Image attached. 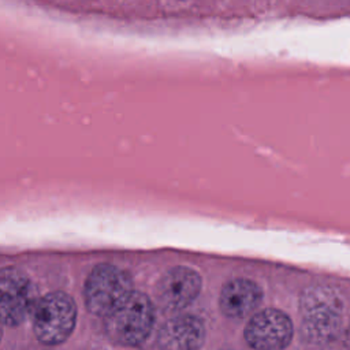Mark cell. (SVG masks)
Instances as JSON below:
<instances>
[{
    "mask_svg": "<svg viewBox=\"0 0 350 350\" xmlns=\"http://www.w3.org/2000/svg\"><path fill=\"white\" fill-rule=\"evenodd\" d=\"M37 291L29 276L15 267L0 272V312L7 327H16L26 320L37 304Z\"/></svg>",
    "mask_w": 350,
    "mask_h": 350,
    "instance_id": "5b68a950",
    "label": "cell"
},
{
    "mask_svg": "<svg viewBox=\"0 0 350 350\" xmlns=\"http://www.w3.org/2000/svg\"><path fill=\"white\" fill-rule=\"evenodd\" d=\"M299 312L305 332L313 339H327L340 325L343 302L334 288L310 286L299 298Z\"/></svg>",
    "mask_w": 350,
    "mask_h": 350,
    "instance_id": "277c9868",
    "label": "cell"
},
{
    "mask_svg": "<svg viewBox=\"0 0 350 350\" xmlns=\"http://www.w3.org/2000/svg\"><path fill=\"white\" fill-rule=\"evenodd\" d=\"M262 295L261 287L254 280L235 278L223 284L219 295V308L226 317L239 320L258 308Z\"/></svg>",
    "mask_w": 350,
    "mask_h": 350,
    "instance_id": "9c48e42d",
    "label": "cell"
},
{
    "mask_svg": "<svg viewBox=\"0 0 350 350\" xmlns=\"http://www.w3.org/2000/svg\"><path fill=\"white\" fill-rule=\"evenodd\" d=\"M200 273L186 265L165 271L156 284V298L161 308L178 312L189 306L201 291Z\"/></svg>",
    "mask_w": 350,
    "mask_h": 350,
    "instance_id": "52a82bcc",
    "label": "cell"
},
{
    "mask_svg": "<svg viewBox=\"0 0 350 350\" xmlns=\"http://www.w3.org/2000/svg\"><path fill=\"white\" fill-rule=\"evenodd\" d=\"M134 291L127 271L113 264H98L85 280L83 301L92 314L105 319Z\"/></svg>",
    "mask_w": 350,
    "mask_h": 350,
    "instance_id": "6da1fadb",
    "label": "cell"
},
{
    "mask_svg": "<svg viewBox=\"0 0 350 350\" xmlns=\"http://www.w3.org/2000/svg\"><path fill=\"white\" fill-rule=\"evenodd\" d=\"M154 323V308L150 298L134 291L118 309L105 317L108 338L120 346H138L150 335Z\"/></svg>",
    "mask_w": 350,
    "mask_h": 350,
    "instance_id": "7a4b0ae2",
    "label": "cell"
},
{
    "mask_svg": "<svg viewBox=\"0 0 350 350\" xmlns=\"http://www.w3.org/2000/svg\"><path fill=\"white\" fill-rule=\"evenodd\" d=\"M293 334L291 319L275 308H265L252 314L243 329V338L253 350H284Z\"/></svg>",
    "mask_w": 350,
    "mask_h": 350,
    "instance_id": "8992f818",
    "label": "cell"
},
{
    "mask_svg": "<svg viewBox=\"0 0 350 350\" xmlns=\"http://www.w3.org/2000/svg\"><path fill=\"white\" fill-rule=\"evenodd\" d=\"M205 336V325L200 317L178 314L160 327L156 342L160 350H200Z\"/></svg>",
    "mask_w": 350,
    "mask_h": 350,
    "instance_id": "ba28073f",
    "label": "cell"
},
{
    "mask_svg": "<svg viewBox=\"0 0 350 350\" xmlns=\"http://www.w3.org/2000/svg\"><path fill=\"white\" fill-rule=\"evenodd\" d=\"M77 323L74 299L63 291H52L38 298L31 324L36 338L48 346L60 345L72 334Z\"/></svg>",
    "mask_w": 350,
    "mask_h": 350,
    "instance_id": "3957f363",
    "label": "cell"
}]
</instances>
